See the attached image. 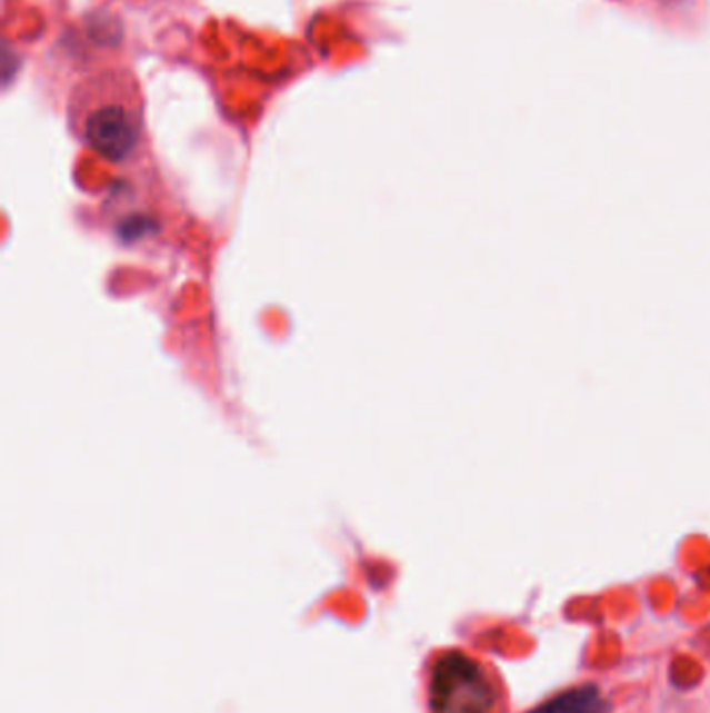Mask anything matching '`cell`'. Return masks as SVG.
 I'll return each mask as SVG.
<instances>
[{"instance_id": "obj_3", "label": "cell", "mask_w": 710, "mask_h": 713, "mask_svg": "<svg viewBox=\"0 0 710 713\" xmlns=\"http://www.w3.org/2000/svg\"><path fill=\"white\" fill-rule=\"evenodd\" d=\"M609 703L596 684H581L546 701L528 713H609Z\"/></svg>"}, {"instance_id": "obj_1", "label": "cell", "mask_w": 710, "mask_h": 713, "mask_svg": "<svg viewBox=\"0 0 710 713\" xmlns=\"http://www.w3.org/2000/svg\"><path fill=\"white\" fill-rule=\"evenodd\" d=\"M69 128L107 161H128L144 130V107L136 78L128 71L109 69L82 80L69 100Z\"/></svg>"}, {"instance_id": "obj_2", "label": "cell", "mask_w": 710, "mask_h": 713, "mask_svg": "<svg viewBox=\"0 0 710 713\" xmlns=\"http://www.w3.org/2000/svg\"><path fill=\"white\" fill-rule=\"evenodd\" d=\"M498 691L483 665L461 651H450L433 665L430 705L433 713H494Z\"/></svg>"}]
</instances>
